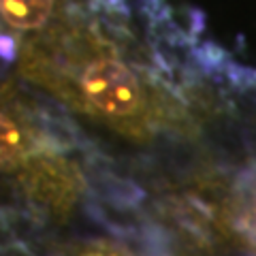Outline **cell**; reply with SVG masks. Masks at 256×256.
I'll use <instances>...</instances> for the list:
<instances>
[{
	"mask_svg": "<svg viewBox=\"0 0 256 256\" xmlns=\"http://www.w3.org/2000/svg\"><path fill=\"white\" fill-rule=\"evenodd\" d=\"M82 90L92 105L107 116L130 118L143 107V92L130 70L116 60H96L82 75Z\"/></svg>",
	"mask_w": 256,
	"mask_h": 256,
	"instance_id": "1",
	"label": "cell"
},
{
	"mask_svg": "<svg viewBox=\"0 0 256 256\" xmlns=\"http://www.w3.org/2000/svg\"><path fill=\"white\" fill-rule=\"evenodd\" d=\"M54 9V0H0V15L11 28L34 30L43 26Z\"/></svg>",
	"mask_w": 256,
	"mask_h": 256,
	"instance_id": "2",
	"label": "cell"
},
{
	"mask_svg": "<svg viewBox=\"0 0 256 256\" xmlns=\"http://www.w3.org/2000/svg\"><path fill=\"white\" fill-rule=\"evenodd\" d=\"M26 152V137L15 120L0 114V164L13 162Z\"/></svg>",
	"mask_w": 256,
	"mask_h": 256,
	"instance_id": "3",
	"label": "cell"
},
{
	"mask_svg": "<svg viewBox=\"0 0 256 256\" xmlns=\"http://www.w3.org/2000/svg\"><path fill=\"white\" fill-rule=\"evenodd\" d=\"M84 256H130V254H124V252H118V250H90Z\"/></svg>",
	"mask_w": 256,
	"mask_h": 256,
	"instance_id": "4",
	"label": "cell"
},
{
	"mask_svg": "<svg viewBox=\"0 0 256 256\" xmlns=\"http://www.w3.org/2000/svg\"><path fill=\"white\" fill-rule=\"evenodd\" d=\"M254 212H256V198H254Z\"/></svg>",
	"mask_w": 256,
	"mask_h": 256,
	"instance_id": "5",
	"label": "cell"
}]
</instances>
